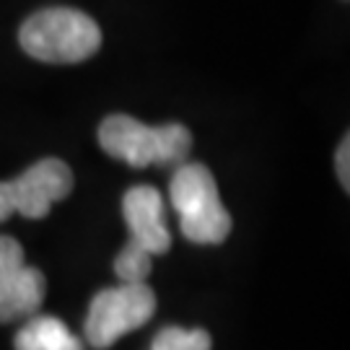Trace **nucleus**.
Here are the masks:
<instances>
[{
    "instance_id": "1",
    "label": "nucleus",
    "mask_w": 350,
    "mask_h": 350,
    "mask_svg": "<svg viewBox=\"0 0 350 350\" xmlns=\"http://www.w3.org/2000/svg\"><path fill=\"white\" fill-rule=\"evenodd\" d=\"M21 50L42 63H83L101 47L99 24L78 8H42L18 29Z\"/></svg>"
},
{
    "instance_id": "2",
    "label": "nucleus",
    "mask_w": 350,
    "mask_h": 350,
    "mask_svg": "<svg viewBox=\"0 0 350 350\" xmlns=\"http://www.w3.org/2000/svg\"><path fill=\"white\" fill-rule=\"evenodd\" d=\"M169 198L179 213V228L192 244H224L231 234V215L221 205L218 185L208 166L185 163L169 185Z\"/></svg>"
},
{
    "instance_id": "3",
    "label": "nucleus",
    "mask_w": 350,
    "mask_h": 350,
    "mask_svg": "<svg viewBox=\"0 0 350 350\" xmlns=\"http://www.w3.org/2000/svg\"><path fill=\"white\" fill-rule=\"evenodd\" d=\"M99 146L112 159H122L135 169L150 163H179L192 148V135L185 125L148 127L127 117L109 114L99 125Z\"/></svg>"
},
{
    "instance_id": "4",
    "label": "nucleus",
    "mask_w": 350,
    "mask_h": 350,
    "mask_svg": "<svg viewBox=\"0 0 350 350\" xmlns=\"http://www.w3.org/2000/svg\"><path fill=\"white\" fill-rule=\"evenodd\" d=\"M156 312V296L146 283H122L94 296L86 317V342L91 348L107 350L117 340L138 329Z\"/></svg>"
},
{
    "instance_id": "5",
    "label": "nucleus",
    "mask_w": 350,
    "mask_h": 350,
    "mask_svg": "<svg viewBox=\"0 0 350 350\" xmlns=\"http://www.w3.org/2000/svg\"><path fill=\"white\" fill-rule=\"evenodd\" d=\"M47 280L37 267L24 262V247L0 237V325L31 317L42 306Z\"/></svg>"
},
{
    "instance_id": "6",
    "label": "nucleus",
    "mask_w": 350,
    "mask_h": 350,
    "mask_svg": "<svg viewBox=\"0 0 350 350\" xmlns=\"http://www.w3.org/2000/svg\"><path fill=\"white\" fill-rule=\"evenodd\" d=\"M73 189V172L60 159H42L11 182L16 213L26 218H44L57 200Z\"/></svg>"
},
{
    "instance_id": "7",
    "label": "nucleus",
    "mask_w": 350,
    "mask_h": 350,
    "mask_svg": "<svg viewBox=\"0 0 350 350\" xmlns=\"http://www.w3.org/2000/svg\"><path fill=\"white\" fill-rule=\"evenodd\" d=\"M122 213H125L127 228L133 239L150 254H163L172 247V234L163 224V200L159 189L140 185L125 192L122 200Z\"/></svg>"
},
{
    "instance_id": "8",
    "label": "nucleus",
    "mask_w": 350,
    "mask_h": 350,
    "mask_svg": "<svg viewBox=\"0 0 350 350\" xmlns=\"http://www.w3.org/2000/svg\"><path fill=\"white\" fill-rule=\"evenodd\" d=\"M16 350H83L57 317H31L16 335Z\"/></svg>"
},
{
    "instance_id": "9",
    "label": "nucleus",
    "mask_w": 350,
    "mask_h": 350,
    "mask_svg": "<svg viewBox=\"0 0 350 350\" xmlns=\"http://www.w3.org/2000/svg\"><path fill=\"white\" fill-rule=\"evenodd\" d=\"M213 340L205 329H182V327H163L153 338L150 350H211Z\"/></svg>"
},
{
    "instance_id": "10",
    "label": "nucleus",
    "mask_w": 350,
    "mask_h": 350,
    "mask_svg": "<svg viewBox=\"0 0 350 350\" xmlns=\"http://www.w3.org/2000/svg\"><path fill=\"white\" fill-rule=\"evenodd\" d=\"M150 252H146L140 244L130 241L125 250L114 260V273L122 283H146L150 275Z\"/></svg>"
},
{
    "instance_id": "11",
    "label": "nucleus",
    "mask_w": 350,
    "mask_h": 350,
    "mask_svg": "<svg viewBox=\"0 0 350 350\" xmlns=\"http://www.w3.org/2000/svg\"><path fill=\"white\" fill-rule=\"evenodd\" d=\"M335 166H338L340 185L345 189H350V138H345L340 143L338 156H335Z\"/></svg>"
},
{
    "instance_id": "12",
    "label": "nucleus",
    "mask_w": 350,
    "mask_h": 350,
    "mask_svg": "<svg viewBox=\"0 0 350 350\" xmlns=\"http://www.w3.org/2000/svg\"><path fill=\"white\" fill-rule=\"evenodd\" d=\"M13 213H16V205H13L11 182H0V224L8 221Z\"/></svg>"
}]
</instances>
